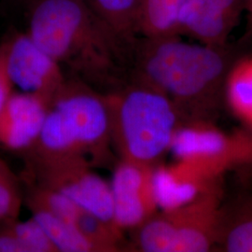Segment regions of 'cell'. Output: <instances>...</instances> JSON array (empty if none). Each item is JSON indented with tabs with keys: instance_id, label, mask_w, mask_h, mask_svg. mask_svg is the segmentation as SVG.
<instances>
[{
	"instance_id": "6da1fadb",
	"label": "cell",
	"mask_w": 252,
	"mask_h": 252,
	"mask_svg": "<svg viewBox=\"0 0 252 252\" xmlns=\"http://www.w3.org/2000/svg\"><path fill=\"white\" fill-rule=\"evenodd\" d=\"M233 53L225 46L190 43L180 36L136 37L130 48V80L141 81L171 100L181 124L200 126L225 97Z\"/></svg>"
},
{
	"instance_id": "7a4b0ae2",
	"label": "cell",
	"mask_w": 252,
	"mask_h": 252,
	"mask_svg": "<svg viewBox=\"0 0 252 252\" xmlns=\"http://www.w3.org/2000/svg\"><path fill=\"white\" fill-rule=\"evenodd\" d=\"M27 32L62 67L86 81L115 85L129 67L131 47L84 0H34Z\"/></svg>"
},
{
	"instance_id": "3957f363",
	"label": "cell",
	"mask_w": 252,
	"mask_h": 252,
	"mask_svg": "<svg viewBox=\"0 0 252 252\" xmlns=\"http://www.w3.org/2000/svg\"><path fill=\"white\" fill-rule=\"evenodd\" d=\"M129 82L104 96L111 144L123 161L156 166L170 151L182 125L180 115L162 92L141 81Z\"/></svg>"
},
{
	"instance_id": "277c9868",
	"label": "cell",
	"mask_w": 252,
	"mask_h": 252,
	"mask_svg": "<svg viewBox=\"0 0 252 252\" xmlns=\"http://www.w3.org/2000/svg\"><path fill=\"white\" fill-rule=\"evenodd\" d=\"M111 144L108 108L101 96L81 81H64L46 115L34 159L82 157L102 159Z\"/></svg>"
},
{
	"instance_id": "5b68a950",
	"label": "cell",
	"mask_w": 252,
	"mask_h": 252,
	"mask_svg": "<svg viewBox=\"0 0 252 252\" xmlns=\"http://www.w3.org/2000/svg\"><path fill=\"white\" fill-rule=\"evenodd\" d=\"M220 193L209 184L188 202L156 212L135 229L136 251L207 252L215 249L220 217Z\"/></svg>"
},
{
	"instance_id": "8992f818",
	"label": "cell",
	"mask_w": 252,
	"mask_h": 252,
	"mask_svg": "<svg viewBox=\"0 0 252 252\" xmlns=\"http://www.w3.org/2000/svg\"><path fill=\"white\" fill-rule=\"evenodd\" d=\"M34 162L39 185L62 193L81 208L115 226L110 184L94 173L87 159L56 157L34 159Z\"/></svg>"
},
{
	"instance_id": "52a82bcc",
	"label": "cell",
	"mask_w": 252,
	"mask_h": 252,
	"mask_svg": "<svg viewBox=\"0 0 252 252\" xmlns=\"http://www.w3.org/2000/svg\"><path fill=\"white\" fill-rule=\"evenodd\" d=\"M0 45L13 87L51 104L65 81L63 67L27 32H15Z\"/></svg>"
},
{
	"instance_id": "ba28073f",
	"label": "cell",
	"mask_w": 252,
	"mask_h": 252,
	"mask_svg": "<svg viewBox=\"0 0 252 252\" xmlns=\"http://www.w3.org/2000/svg\"><path fill=\"white\" fill-rule=\"evenodd\" d=\"M156 166L121 160L110 183L114 225L122 232L135 230L158 211Z\"/></svg>"
},
{
	"instance_id": "9c48e42d",
	"label": "cell",
	"mask_w": 252,
	"mask_h": 252,
	"mask_svg": "<svg viewBox=\"0 0 252 252\" xmlns=\"http://www.w3.org/2000/svg\"><path fill=\"white\" fill-rule=\"evenodd\" d=\"M245 10V0H183L180 34L210 46H225Z\"/></svg>"
},
{
	"instance_id": "30bf717a",
	"label": "cell",
	"mask_w": 252,
	"mask_h": 252,
	"mask_svg": "<svg viewBox=\"0 0 252 252\" xmlns=\"http://www.w3.org/2000/svg\"><path fill=\"white\" fill-rule=\"evenodd\" d=\"M51 104L27 93L10 94L0 114V145L12 152H28L37 141Z\"/></svg>"
},
{
	"instance_id": "8fae6325",
	"label": "cell",
	"mask_w": 252,
	"mask_h": 252,
	"mask_svg": "<svg viewBox=\"0 0 252 252\" xmlns=\"http://www.w3.org/2000/svg\"><path fill=\"white\" fill-rule=\"evenodd\" d=\"M183 0H138L135 16L136 37L180 36Z\"/></svg>"
},
{
	"instance_id": "7c38bea8",
	"label": "cell",
	"mask_w": 252,
	"mask_h": 252,
	"mask_svg": "<svg viewBox=\"0 0 252 252\" xmlns=\"http://www.w3.org/2000/svg\"><path fill=\"white\" fill-rule=\"evenodd\" d=\"M215 249L220 252H252V197L220 208Z\"/></svg>"
},
{
	"instance_id": "4fadbf2b",
	"label": "cell",
	"mask_w": 252,
	"mask_h": 252,
	"mask_svg": "<svg viewBox=\"0 0 252 252\" xmlns=\"http://www.w3.org/2000/svg\"><path fill=\"white\" fill-rule=\"evenodd\" d=\"M225 98L236 116L252 124V56L234 62L228 73Z\"/></svg>"
},
{
	"instance_id": "5bb4252c",
	"label": "cell",
	"mask_w": 252,
	"mask_h": 252,
	"mask_svg": "<svg viewBox=\"0 0 252 252\" xmlns=\"http://www.w3.org/2000/svg\"><path fill=\"white\" fill-rule=\"evenodd\" d=\"M95 14L127 46L135 41V16L138 0H84Z\"/></svg>"
},
{
	"instance_id": "9a60e30c",
	"label": "cell",
	"mask_w": 252,
	"mask_h": 252,
	"mask_svg": "<svg viewBox=\"0 0 252 252\" xmlns=\"http://www.w3.org/2000/svg\"><path fill=\"white\" fill-rule=\"evenodd\" d=\"M33 216L58 252H95L90 242L69 222L37 207H29Z\"/></svg>"
},
{
	"instance_id": "2e32d148",
	"label": "cell",
	"mask_w": 252,
	"mask_h": 252,
	"mask_svg": "<svg viewBox=\"0 0 252 252\" xmlns=\"http://www.w3.org/2000/svg\"><path fill=\"white\" fill-rule=\"evenodd\" d=\"M22 195L18 180L8 165L0 162V221H15L20 214Z\"/></svg>"
},
{
	"instance_id": "e0dca14e",
	"label": "cell",
	"mask_w": 252,
	"mask_h": 252,
	"mask_svg": "<svg viewBox=\"0 0 252 252\" xmlns=\"http://www.w3.org/2000/svg\"><path fill=\"white\" fill-rule=\"evenodd\" d=\"M9 228L23 244L26 252H58L33 218L27 221L9 222Z\"/></svg>"
},
{
	"instance_id": "ac0fdd59",
	"label": "cell",
	"mask_w": 252,
	"mask_h": 252,
	"mask_svg": "<svg viewBox=\"0 0 252 252\" xmlns=\"http://www.w3.org/2000/svg\"><path fill=\"white\" fill-rule=\"evenodd\" d=\"M247 126V130L234 136V140L239 162L252 164V124Z\"/></svg>"
},
{
	"instance_id": "d6986e66",
	"label": "cell",
	"mask_w": 252,
	"mask_h": 252,
	"mask_svg": "<svg viewBox=\"0 0 252 252\" xmlns=\"http://www.w3.org/2000/svg\"><path fill=\"white\" fill-rule=\"evenodd\" d=\"M13 85L9 80L2 47L0 45V114L10 94L13 93Z\"/></svg>"
},
{
	"instance_id": "ffe728a7",
	"label": "cell",
	"mask_w": 252,
	"mask_h": 252,
	"mask_svg": "<svg viewBox=\"0 0 252 252\" xmlns=\"http://www.w3.org/2000/svg\"><path fill=\"white\" fill-rule=\"evenodd\" d=\"M245 9L248 11L250 24L252 28V0H245Z\"/></svg>"
},
{
	"instance_id": "44dd1931",
	"label": "cell",
	"mask_w": 252,
	"mask_h": 252,
	"mask_svg": "<svg viewBox=\"0 0 252 252\" xmlns=\"http://www.w3.org/2000/svg\"><path fill=\"white\" fill-rule=\"evenodd\" d=\"M0 162H1V161H0Z\"/></svg>"
}]
</instances>
